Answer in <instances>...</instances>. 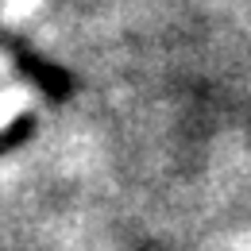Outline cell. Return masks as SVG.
<instances>
[{
    "label": "cell",
    "instance_id": "obj_1",
    "mask_svg": "<svg viewBox=\"0 0 251 251\" xmlns=\"http://www.w3.org/2000/svg\"><path fill=\"white\" fill-rule=\"evenodd\" d=\"M24 100H27V93H20V89H12V93L0 97V124H4V120H12V108H20Z\"/></svg>",
    "mask_w": 251,
    "mask_h": 251
},
{
    "label": "cell",
    "instance_id": "obj_2",
    "mask_svg": "<svg viewBox=\"0 0 251 251\" xmlns=\"http://www.w3.org/2000/svg\"><path fill=\"white\" fill-rule=\"evenodd\" d=\"M31 4H39V0H8V16H20V12L31 8Z\"/></svg>",
    "mask_w": 251,
    "mask_h": 251
}]
</instances>
